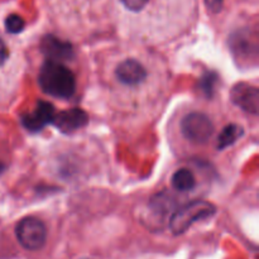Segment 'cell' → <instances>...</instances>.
<instances>
[{
    "instance_id": "cell-1",
    "label": "cell",
    "mask_w": 259,
    "mask_h": 259,
    "mask_svg": "<svg viewBox=\"0 0 259 259\" xmlns=\"http://www.w3.org/2000/svg\"><path fill=\"white\" fill-rule=\"evenodd\" d=\"M100 76L109 104L126 120L153 115L168 91L167 68L158 57L144 51L109 53Z\"/></svg>"
},
{
    "instance_id": "cell-2",
    "label": "cell",
    "mask_w": 259,
    "mask_h": 259,
    "mask_svg": "<svg viewBox=\"0 0 259 259\" xmlns=\"http://www.w3.org/2000/svg\"><path fill=\"white\" fill-rule=\"evenodd\" d=\"M195 17V0H115L119 30L141 43L158 45L180 37Z\"/></svg>"
},
{
    "instance_id": "cell-3",
    "label": "cell",
    "mask_w": 259,
    "mask_h": 259,
    "mask_svg": "<svg viewBox=\"0 0 259 259\" xmlns=\"http://www.w3.org/2000/svg\"><path fill=\"white\" fill-rule=\"evenodd\" d=\"M38 83L43 93L56 99H70L76 91V77L60 61L47 60L40 66Z\"/></svg>"
},
{
    "instance_id": "cell-4",
    "label": "cell",
    "mask_w": 259,
    "mask_h": 259,
    "mask_svg": "<svg viewBox=\"0 0 259 259\" xmlns=\"http://www.w3.org/2000/svg\"><path fill=\"white\" fill-rule=\"evenodd\" d=\"M179 132L190 146H205L214 136L215 124L209 114L201 110H190L180 119Z\"/></svg>"
},
{
    "instance_id": "cell-5",
    "label": "cell",
    "mask_w": 259,
    "mask_h": 259,
    "mask_svg": "<svg viewBox=\"0 0 259 259\" xmlns=\"http://www.w3.org/2000/svg\"><path fill=\"white\" fill-rule=\"evenodd\" d=\"M217 212V207L205 200H194L177 209L169 220V229L175 235L186 232L192 224L200 220L209 219Z\"/></svg>"
},
{
    "instance_id": "cell-6",
    "label": "cell",
    "mask_w": 259,
    "mask_h": 259,
    "mask_svg": "<svg viewBox=\"0 0 259 259\" xmlns=\"http://www.w3.org/2000/svg\"><path fill=\"white\" fill-rule=\"evenodd\" d=\"M15 235L23 248L28 250H38L45 245L47 229L42 220L28 217L18 223L15 227Z\"/></svg>"
},
{
    "instance_id": "cell-7",
    "label": "cell",
    "mask_w": 259,
    "mask_h": 259,
    "mask_svg": "<svg viewBox=\"0 0 259 259\" xmlns=\"http://www.w3.org/2000/svg\"><path fill=\"white\" fill-rule=\"evenodd\" d=\"M232 100L243 110L254 114V115L258 114L259 95L258 89L254 86L247 85V83L235 85L232 90Z\"/></svg>"
},
{
    "instance_id": "cell-8",
    "label": "cell",
    "mask_w": 259,
    "mask_h": 259,
    "mask_svg": "<svg viewBox=\"0 0 259 259\" xmlns=\"http://www.w3.org/2000/svg\"><path fill=\"white\" fill-rule=\"evenodd\" d=\"M53 116H55L53 106L46 101H38L34 110L22 116V123L29 131H40L43 126L53 120Z\"/></svg>"
},
{
    "instance_id": "cell-9",
    "label": "cell",
    "mask_w": 259,
    "mask_h": 259,
    "mask_svg": "<svg viewBox=\"0 0 259 259\" xmlns=\"http://www.w3.org/2000/svg\"><path fill=\"white\" fill-rule=\"evenodd\" d=\"M52 121L62 131L70 132L85 125L88 123V116L80 109H71V110L55 114Z\"/></svg>"
},
{
    "instance_id": "cell-10",
    "label": "cell",
    "mask_w": 259,
    "mask_h": 259,
    "mask_svg": "<svg viewBox=\"0 0 259 259\" xmlns=\"http://www.w3.org/2000/svg\"><path fill=\"white\" fill-rule=\"evenodd\" d=\"M43 52L48 56V60H65L72 55V48L65 42L53 37H46L42 43Z\"/></svg>"
},
{
    "instance_id": "cell-11",
    "label": "cell",
    "mask_w": 259,
    "mask_h": 259,
    "mask_svg": "<svg viewBox=\"0 0 259 259\" xmlns=\"http://www.w3.org/2000/svg\"><path fill=\"white\" fill-rule=\"evenodd\" d=\"M171 185L176 191L189 192L196 187V177L189 168H180L172 175Z\"/></svg>"
},
{
    "instance_id": "cell-12",
    "label": "cell",
    "mask_w": 259,
    "mask_h": 259,
    "mask_svg": "<svg viewBox=\"0 0 259 259\" xmlns=\"http://www.w3.org/2000/svg\"><path fill=\"white\" fill-rule=\"evenodd\" d=\"M242 136L243 129L239 125H237V124H229V125L223 129L219 138H218V148L224 149L227 147L232 146Z\"/></svg>"
},
{
    "instance_id": "cell-13",
    "label": "cell",
    "mask_w": 259,
    "mask_h": 259,
    "mask_svg": "<svg viewBox=\"0 0 259 259\" xmlns=\"http://www.w3.org/2000/svg\"><path fill=\"white\" fill-rule=\"evenodd\" d=\"M25 27V22L20 15L10 14L5 18V29L10 34H18L23 32Z\"/></svg>"
},
{
    "instance_id": "cell-14",
    "label": "cell",
    "mask_w": 259,
    "mask_h": 259,
    "mask_svg": "<svg viewBox=\"0 0 259 259\" xmlns=\"http://www.w3.org/2000/svg\"><path fill=\"white\" fill-rule=\"evenodd\" d=\"M204 2L207 10H210L212 14H218L223 9V4H224V0H204Z\"/></svg>"
}]
</instances>
